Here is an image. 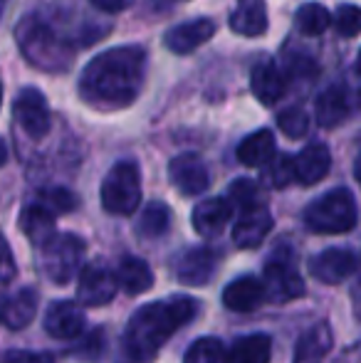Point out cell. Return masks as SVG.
Segmentation results:
<instances>
[{
    "label": "cell",
    "mask_w": 361,
    "mask_h": 363,
    "mask_svg": "<svg viewBox=\"0 0 361 363\" xmlns=\"http://www.w3.org/2000/svg\"><path fill=\"white\" fill-rule=\"evenodd\" d=\"M38 314V291L33 287H20L5 296L3 301V324L10 331H20Z\"/></svg>",
    "instance_id": "cell-22"
},
{
    "label": "cell",
    "mask_w": 361,
    "mask_h": 363,
    "mask_svg": "<svg viewBox=\"0 0 361 363\" xmlns=\"http://www.w3.org/2000/svg\"><path fill=\"white\" fill-rule=\"evenodd\" d=\"M94 8H99L101 13H121L131 5V0H91Z\"/></svg>",
    "instance_id": "cell-37"
},
{
    "label": "cell",
    "mask_w": 361,
    "mask_h": 363,
    "mask_svg": "<svg viewBox=\"0 0 361 363\" xmlns=\"http://www.w3.org/2000/svg\"><path fill=\"white\" fill-rule=\"evenodd\" d=\"M169 228H171V211L166 203H159V201L149 203V206L141 211L139 225H136L139 235L146 240L164 238V235L169 233Z\"/></svg>",
    "instance_id": "cell-28"
},
{
    "label": "cell",
    "mask_w": 361,
    "mask_h": 363,
    "mask_svg": "<svg viewBox=\"0 0 361 363\" xmlns=\"http://www.w3.org/2000/svg\"><path fill=\"white\" fill-rule=\"evenodd\" d=\"M332 344H334V336H332V329H329L327 321L309 326V329L297 339L292 363H322L324 356H327L329 349H332Z\"/></svg>",
    "instance_id": "cell-23"
},
{
    "label": "cell",
    "mask_w": 361,
    "mask_h": 363,
    "mask_svg": "<svg viewBox=\"0 0 361 363\" xmlns=\"http://www.w3.org/2000/svg\"><path fill=\"white\" fill-rule=\"evenodd\" d=\"M55 218L57 216L38 201L20 213V230H23L30 242L43 247L45 242H50V240L57 235V230H55Z\"/></svg>",
    "instance_id": "cell-24"
},
{
    "label": "cell",
    "mask_w": 361,
    "mask_h": 363,
    "mask_svg": "<svg viewBox=\"0 0 361 363\" xmlns=\"http://www.w3.org/2000/svg\"><path fill=\"white\" fill-rule=\"evenodd\" d=\"M250 89L257 99L265 106H272L274 101H279L287 91V79H284L282 69L272 62V60H260L255 62L250 72Z\"/></svg>",
    "instance_id": "cell-19"
},
{
    "label": "cell",
    "mask_w": 361,
    "mask_h": 363,
    "mask_svg": "<svg viewBox=\"0 0 361 363\" xmlns=\"http://www.w3.org/2000/svg\"><path fill=\"white\" fill-rule=\"evenodd\" d=\"M277 126L289 139H302L309 131V116H307V111L299 109V106H289V109L277 114Z\"/></svg>",
    "instance_id": "cell-33"
},
{
    "label": "cell",
    "mask_w": 361,
    "mask_h": 363,
    "mask_svg": "<svg viewBox=\"0 0 361 363\" xmlns=\"http://www.w3.org/2000/svg\"><path fill=\"white\" fill-rule=\"evenodd\" d=\"M119 291V277L111 269H106L104 264L91 262L87 267H82L77 279V299L84 306H104Z\"/></svg>",
    "instance_id": "cell-9"
},
{
    "label": "cell",
    "mask_w": 361,
    "mask_h": 363,
    "mask_svg": "<svg viewBox=\"0 0 361 363\" xmlns=\"http://www.w3.org/2000/svg\"><path fill=\"white\" fill-rule=\"evenodd\" d=\"M169 181L174 183L176 191L193 198L208 191V186H211V173H208V166L203 163V158L198 156V153H181V156L171 158Z\"/></svg>",
    "instance_id": "cell-11"
},
{
    "label": "cell",
    "mask_w": 361,
    "mask_h": 363,
    "mask_svg": "<svg viewBox=\"0 0 361 363\" xmlns=\"http://www.w3.org/2000/svg\"><path fill=\"white\" fill-rule=\"evenodd\" d=\"M116 277H119V287L131 296L144 294L154 287V272H151L149 262L141 257H131V255L119 262Z\"/></svg>",
    "instance_id": "cell-26"
},
{
    "label": "cell",
    "mask_w": 361,
    "mask_h": 363,
    "mask_svg": "<svg viewBox=\"0 0 361 363\" xmlns=\"http://www.w3.org/2000/svg\"><path fill=\"white\" fill-rule=\"evenodd\" d=\"M45 331H48L52 339L60 341H70L77 339V336L84 334V324H87V314L82 309V301H52L45 311Z\"/></svg>",
    "instance_id": "cell-10"
},
{
    "label": "cell",
    "mask_w": 361,
    "mask_h": 363,
    "mask_svg": "<svg viewBox=\"0 0 361 363\" xmlns=\"http://www.w3.org/2000/svg\"><path fill=\"white\" fill-rule=\"evenodd\" d=\"M3 363H55L48 354H38V351H23V349H10L5 351Z\"/></svg>",
    "instance_id": "cell-36"
},
{
    "label": "cell",
    "mask_w": 361,
    "mask_h": 363,
    "mask_svg": "<svg viewBox=\"0 0 361 363\" xmlns=\"http://www.w3.org/2000/svg\"><path fill=\"white\" fill-rule=\"evenodd\" d=\"M359 94L354 89L344 84H334L329 89H324L317 96V104H314V116H317V124L324 129H332L337 124H344L349 116L357 109Z\"/></svg>",
    "instance_id": "cell-12"
},
{
    "label": "cell",
    "mask_w": 361,
    "mask_h": 363,
    "mask_svg": "<svg viewBox=\"0 0 361 363\" xmlns=\"http://www.w3.org/2000/svg\"><path fill=\"white\" fill-rule=\"evenodd\" d=\"M272 339L267 334H248L233 344L231 363H270Z\"/></svg>",
    "instance_id": "cell-27"
},
{
    "label": "cell",
    "mask_w": 361,
    "mask_h": 363,
    "mask_svg": "<svg viewBox=\"0 0 361 363\" xmlns=\"http://www.w3.org/2000/svg\"><path fill=\"white\" fill-rule=\"evenodd\" d=\"M294 23H297V30L302 35H307V38H317V35H322L329 25H334V20L324 5L304 3L302 8L297 10V15H294Z\"/></svg>",
    "instance_id": "cell-30"
},
{
    "label": "cell",
    "mask_w": 361,
    "mask_h": 363,
    "mask_svg": "<svg viewBox=\"0 0 361 363\" xmlns=\"http://www.w3.org/2000/svg\"><path fill=\"white\" fill-rule=\"evenodd\" d=\"M218 255L211 247H188L174 262V274L186 287H203L213 279Z\"/></svg>",
    "instance_id": "cell-14"
},
{
    "label": "cell",
    "mask_w": 361,
    "mask_h": 363,
    "mask_svg": "<svg viewBox=\"0 0 361 363\" xmlns=\"http://www.w3.org/2000/svg\"><path fill=\"white\" fill-rule=\"evenodd\" d=\"M13 279V259H10V250H5V269H3V284Z\"/></svg>",
    "instance_id": "cell-38"
},
{
    "label": "cell",
    "mask_w": 361,
    "mask_h": 363,
    "mask_svg": "<svg viewBox=\"0 0 361 363\" xmlns=\"http://www.w3.org/2000/svg\"><path fill=\"white\" fill-rule=\"evenodd\" d=\"M354 178H357V183L361 186V153L357 156V163H354Z\"/></svg>",
    "instance_id": "cell-40"
},
{
    "label": "cell",
    "mask_w": 361,
    "mask_h": 363,
    "mask_svg": "<svg viewBox=\"0 0 361 363\" xmlns=\"http://www.w3.org/2000/svg\"><path fill=\"white\" fill-rule=\"evenodd\" d=\"M13 116L20 124V129L30 136V139H43L50 131V109L45 94L35 86H25L18 91L13 104Z\"/></svg>",
    "instance_id": "cell-8"
},
{
    "label": "cell",
    "mask_w": 361,
    "mask_h": 363,
    "mask_svg": "<svg viewBox=\"0 0 361 363\" xmlns=\"http://www.w3.org/2000/svg\"><path fill=\"white\" fill-rule=\"evenodd\" d=\"M267 301V289L265 282L252 274H245V277H238L223 289V304L231 311H252L257 306Z\"/></svg>",
    "instance_id": "cell-17"
},
{
    "label": "cell",
    "mask_w": 361,
    "mask_h": 363,
    "mask_svg": "<svg viewBox=\"0 0 361 363\" xmlns=\"http://www.w3.org/2000/svg\"><path fill=\"white\" fill-rule=\"evenodd\" d=\"M15 38L23 57L43 72H65L72 65L74 48L38 15H28L20 20Z\"/></svg>",
    "instance_id": "cell-3"
},
{
    "label": "cell",
    "mask_w": 361,
    "mask_h": 363,
    "mask_svg": "<svg viewBox=\"0 0 361 363\" xmlns=\"http://www.w3.org/2000/svg\"><path fill=\"white\" fill-rule=\"evenodd\" d=\"M183 363H231V351L216 336H203L188 346Z\"/></svg>",
    "instance_id": "cell-29"
},
{
    "label": "cell",
    "mask_w": 361,
    "mask_h": 363,
    "mask_svg": "<svg viewBox=\"0 0 361 363\" xmlns=\"http://www.w3.org/2000/svg\"><path fill=\"white\" fill-rule=\"evenodd\" d=\"M334 28L342 38H357L361 35V8L352 3H342L334 13Z\"/></svg>",
    "instance_id": "cell-35"
},
{
    "label": "cell",
    "mask_w": 361,
    "mask_h": 363,
    "mask_svg": "<svg viewBox=\"0 0 361 363\" xmlns=\"http://www.w3.org/2000/svg\"><path fill=\"white\" fill-rule=\"evenodd\" d=\"M233 203L228 198H206L193 208V228L201 238H218L231 223Z\"/></svg>",
    "instance_id": "cell-16"
},
{
    "label": "cell",
    "mask_w": 361,
    "mask_h": 363,
    "mask_svg": "<svg viewBox=\"0 0 361 363\" xmlns=\"http://www.w3.org/2000/svg\"><path fill=\"white\" fill-rule=\"evenodd\" d=\"M265 183L270 188H284L297 178V168H294V158L287 156V153H274V158L265 166V173H262Z\"/></svg>",
    "instance_id": "cell-32"
},
{
    "label": "cell",
    "mask_w": 361,
    "mask_h": 363,
    "mask_svg": "<svg viewBox=\"0 0 361 363\" xmlns=\"http://www.w3.org/2000/svg\"><path fill=\"white\" fill-rule=\"evenodd\" d=\"M146 77V50L124 45L99 52L79 74V94L91 106H129Z\"/></svg>",
    "instance_id": "cell-1"
},
{
    "label": "cell",
    "mask_w": 361,
    "mask_h": 363,
    "mask_svg": "<svg viewBox=\"0 0 361 363\" xmlns=\"http://www.w3.org/2000/svg\"><path fill=\"white\" fill-rule=\"evenodd\" d=\"M38 201L45 208H50L55 216H67V213H72L77 208V196L72 191H67V188H45Z\"/></svg>",
    "instance_id": "cell-34"
},
{
    "label": "cell",
    "mask_w": 361,
    "mask_h": 363,
    "mask_svg": "<svg viewBox=\"0 0 361 363\" xmlns=\"http://www.w3.org/2000/svg\"><path fill=\"white\" fill-rule=\"evenodd\" d=\"M309 272L324 284H342L357 272V257L347 247H327L309 259Z\"/></svg>",
    "instance_id": "cell-13"
},
{
    "label": "cell",
    "mask_w": 361,
    "mask_h": 363,
    "mask_svg": "<svg viewBox=\"0 0 361 363\" xmlns=\"http://www.w3.org/2000/svg\"><path fill=\"white\" fill-rule=\"evenodd\" d=\"M352 299H354V311H357V316L361 319V282L352 289Z\"/></svg>",
    "instance_id": "cell-39"
},
{
    "label": "cell",
    "mask_w": 361,
    "mask_h": 363,
    "mask_svg": "<svg viewBox=\"0 0 361 363\" xmlns=\"http://www.w3.org/2000/svg\"><path fill=\"white\" fill-rule=\"evenodd\" d=\"M228 201L233 203V208H238L240 213L252 211V208L262 206V193L260 186L250 178H238L235 183H231L228 188Z\"/></svg>",
    "instance_id": "cell-31"
},
{
    "label": "cell",
    "mask_w": 361,
    "mask_h": 363,
    "mask_svg": "<svg viewBox=\"0 0 361 363\" xmlns=\"http://www.w3.org/2000/svg\"><path fill=\"white\" fill-rule=\"evenodd\" d=\"M272 230V213L265 206L252 208V211L240 213L235 228H233V242L243 250H252L270 235Z\"/></svg>",
    "instance_id": "cell-18"
},
{
    "label": "cell",
    "mask_w": 361,
    "mask_h": 363,
    "mask_svg": "<svg viewBox=\"0 0 361 363\" xmlns=\"http://www.w3.org/2000/svg\"><path fill=\"white\" fill-rule=\"evenodd\" d=\"M101 206L111 216H131L141 203V173L134 161H119L101 181Z\"/></svg>",
    "instance_id": "cell-5"
},
{
    "label": "cell",
    "mask_w": 361,
    "mask_h": 363,
    "mask_svg": "<svg viewBox=\"0 0 361 363\" xmlns=\"http://www.w3.org/2000/svg\"><path fill=\"white\" fill-rule=\"evenodd\" d=\"M294 168H297V181L302 186H314L327 178L332 168V153L324 144H309L297 153Z\"/></svg>",
    "instance_id": "cell-21"
},
{
    "label": "cell",
    "mask_w": 361,
    "mask_h": 363,
    "mask_svg": "<svg viewBox=\"0 0 361 363\" xmlns=\"http://www.w3.org/2000/svg\"><path fill=\"white\" fill-rule=\"evenodd\" d=\"M213 35H216V23H213L211 18H198V20H188V23L174 25V28L164 35V43L171 52L188 55L201 48V45H206Z\"/></svg>",
    "instance_id": "cell-15"
},
{
    "label": "cell",
    "mask_w": 361,
    "mask_h": 363,
    "mask_svg": "<svg viewBox=\"0 0 361 363\" xmlns=\"http://www.w3.org/2000/svg\"><path fill=\"white\" fill-rule=\"evenodd\" d=\"M357 69H359V74H361V50H359V57H357Z\"/></svg>",
    "instance_id": "cell-41"
},
{
    "label": "cell",
    "mask_w": 361,
    "mask_h": 363,
    "mask_svg": "<svg viewBox=\"0 0 361 363\" xmlns=\"http://www.w3.org/2000/svg\"><path fill=\"white\" fill-rule=\"evenodd\" d=\"M198 309L201 304L186 294L166 296V299L151 301L136 309L126 324L124 341H121L126 361L151 363L176 331L196 319Z\"/></svg>",
    "instance_id": "cell-2"
},
{
    "label": "cell",
    "mask_w": 361,
    "mask_h": 363,
    "mask_svg": "<svg viewBox=\"0 0 361 363\" xmlns=\"http://www.w3.org/2000/svg\"><path fill=\"white\" fill-rule=\"evenodd\" d=\"M238 161L248 168H260L274 158V136L270 129H257L240 141L238 146Z\"/></svg>",
    "instance_id": "cell-25"
},
{
    "label": "cell",
    "mask_w": 361,
    "mask_h": 363,
    "mask_svg": "<svg viewBox=\"0 0 361 363\" xmlns=\"http://www.w3.org/2000/svg\"><path fill=\"white\" fill-rule=\"evenodd\" d=\"M179 3H183V0H179Z\"/></svg>",
    "instance_id": "cell-42"
},
{
    "label": "cell",
    "mask_w": 361,
    "mask_h": 363,
    "mask_svg": "<svg viewBox=\"0 0 361 363\" xmlns=\"http://www.w3.org/2000/svg\"><path fill=\"white\" fill-rule=\"evenodd\" d=\"M262 282L267 289V301L272 304H287L304 294V282L297 272V257L294 250L287 245H277L274 252L265 262Z\"/></svg>",
    "instance_id": "cell-7"
},
{
    "label": "cell",
    "mask_w": 361,
    "mask_h": 363,
    "mask_svg": "<svg viewBox=\"0 0 361 363\" xmlns=\"http://www.w3.org/2000/svg\"><path fill=\"white\" fill-rule=\"evenodd\" d=\"M359 208L352 191L332 188L329 193L312 201L304 211V225L319 235H342L357 225Z\"/></svg>",
    "instance_id": "cell-4"
},
{
    "label": "cell",
    "mask_w": 361,
    "mask_h": 363,
    "mask_svg": "<svg viewBox=\"0 0 361 363\" xmlns=\"http://www.w3.org/2000/svg\"><path fill=\"white\" fill-rule=\"evenodd\" d=\"M84 240L79 235L62 233L55 235L50 242H45L43 252H40V267H43L45 277L52 284H67L82 272V259H84Z\"/></svg>",
    "instance_id": "cell-6"
},
{
    "label": "cell",
    "mask_w": 361,
    "mask_h": 363,
    "mask_svg": "<svg viewBox=\"0 0 361 363\" xmlns=\"http://www.w3.org/2000/svg\"><path fill=\"white\" fill-rule=\"evenodd\" d=\"M231 30L243 38H260L267 30L265 0H238L231 13Z\"/></svg>",
    "instance_id": "cell-20"
}]
</instances>
